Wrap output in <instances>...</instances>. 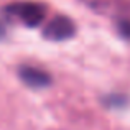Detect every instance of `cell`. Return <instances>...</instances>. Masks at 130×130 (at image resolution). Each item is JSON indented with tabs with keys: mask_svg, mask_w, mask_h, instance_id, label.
<instances>
[{
	"mask_svg": "<svg viewBox=\"0 0 130 130\" xmlns=\"http://www.w3.org/2000/svg\"><path fill=\"white\" fill-rule=\"evenodd\" d=\"M3 12L8 18L17 20L28 28H36L46 18L48 7L41 2L25 0V2H13L10 5H7Z\"/></svg>",
	"mask_w": 130,
	"mask_h": 130,
	"instance_id": "1",
	"label": "cell"
},
{
	"mask_svg": "<svg viewBox=\"0 0 130 130\" xmlns=\"http://www.w3.org/2000/svg\"><path fill=\"white\" fill-rule=\"evenodd\" d=\"M76 35V25L66 15H56L44 25L43 36L50 41H66Z\"/></svg>",
	"mask_w": 130,
	"mask_h": 130,
	"instance_id": "2",
	"label": "cell"
},
{
	"mask_svg": "<svg viewBox=\"0 0 130 130\" xmlns=\"http://www.w3.org/2000/svg\"><path fill=\"white\" fill-rule=\"evenodd\" d=\"M18 77L25 86L31 89H44L51 84V74L48 71L30 64H22L18 68Z\"/></svg>",
	"mask_w": 130,
	"mask_h": 130,
	"instance_id": "3",
	"label": "cell"
},
{
	"mask_svg": "<svg viewBox=\"0 0 130 130\" xmlns=\"http://www.w3.org/2000/svg\"><path fill=\"white\" fill-rule=\"evenodd\" d=\"M102 102L105 104V107L109 109H124L125 105L128 104L127 95L124 94H109L102 99Z\"/></svg>",
	"mask_w": 130,
	"mask_h": 130,
	"instance_id": "4",
	"label": "cell"
},
{
	"mask_svg": "<svg viewBox=\"0 0 130 130\" xmlns=\"http://www.w3.org/2000/svg\"><path fill=\"white\" fill-rule=\"evenodd\" d=\"M115 30L124 40L130 41V17H120L115 23Z\"/></svg>",
	"mask_w": 130,
	"mask_h": 130,
	"instance_id": "5",
	"label": "cell"
},
{
	"mask_svg": "<svg viewBox=\"0 0 130 130\" xmlns=\"http://www.w3.org/2000/svg\"><path fill=\"white\" fill-rule=\"evenodd\" d=\"M5 36H7V26L0 22V40H3Z\"/></svg>",
	"mask_w": 130,
	"mask_h": 130,
	"instance_id": "6",
	"label": "cell"
}]
</instances>
